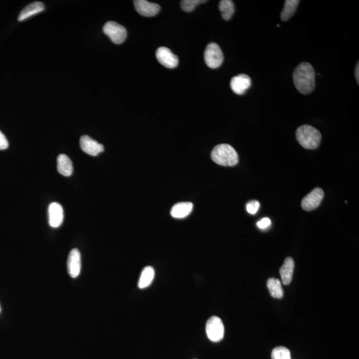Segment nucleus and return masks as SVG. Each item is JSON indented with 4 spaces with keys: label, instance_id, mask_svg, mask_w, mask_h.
Wrapping results in <instances>:
<instances>
[{
    "label": "nucleus",
    "instance_id": "1",
    "mask_svg": "<svg viewBox=\"0 0 359 359\" xmlns=\"http://www.w3.org/2000/svg\"><path fill=\"white\" fill-rule=\"evenodd\" d=\"M293 79L295 87L301 94L311 93L315 89V73L310 63H300L293 72Z\"/></svg>",
    "mask_w": 359,
    "mask_h": 359
},
{
    "label": "nucleus",
    "instance_id": "2",
    "mask_svg": "<svg viewBox=\"0 0 359 359\" xmlns=\"http://www.w3.org/2000/svg\"><path fill=\"white\" fill-rule=\"evenodd\" d=\"M211 158L215 163L223 166H234L239 162L238 153L228 144L216 146L212 151Z\"/></svg>",
    "mask_w": 359,
    "mask_h": 359
},
{
    "label": "nucleus",
    "instance_id": "3",
    "mask_svg": "<svg viewBox=\"0 0 359 359\" xmlns=\"http://www.w3.org/2000/svg\"><path fill=\"white\" fill-rule=\"evenodd\" d=\"M296 139L303 147L313 150L319 146L322 135L317 128L311 125H305L297 128Z\"/></svg>",
    "mask_w": 359,
    "mask_h": 359
},
{
    "label": "nucleus",
    "instance_id": "4",
    "mask_svg": "<svg viewBox=\"0 0 359 359\" xmlns=\"http://www.w3.org/2000/svg\"><path fill=\"white\" fill-rule=\"evenodd\" d=\"M205 64L210 68L216 69L222 65L223 62V54L220 46L216 43L207 45L204 52Z\"/></svg>",
    "mask_w": 359,
    "mask_h": 359
},
{
    "label": "nucleus",
    "instance_id": "5",
    "mask_svg": "<svg viewBox=\"0 0 359 359\" xmlns=\"http://www.w3.org/2000/svg\"><path fill=\"white\" fill-rule=\"evenodd\" d=\"M103 32L112 43L117 45L123 44L127 36V31L125 27L115 22L106 23L103 27Z\"/></svg>",
    "mask_w": 359,
    "mask_h": 359
},
{
    "label": "nucleus",
    "instance_id": "6",
    "mask_svg": "<svg viewBox=\"0 0 359 359\" xmlns=\"http://www.w3.org/2000/svg\"><path fill=\"white\" fill-rule=\"evenodd\" d=\"M205 332L211 342H220L224 336V326L220 318L216 316L210 318L205 325Z\"/></svg>",
    "mask_w": 359,
    "mask_h": 359
},
{
    "label": "nucleus",
    "instance_id": "7",
    "mask_svg": "<svg viewBox=\"0 0 359 359\" xmlns=\"http://www.w3.org/2000/svg\"><path fill=\"white\" fill-rule=\"evenodd\" d=\"M324 198V191L322 188H316L303 199L302 209L306 211H312L319 206Z\"/></svg>",
    "mask_w": 359,
    "mask_h": 359
},
{
    "label": "nucleus",
    "instance_id": "8",
    "mask_svg": "<svg viewBox=\"0 0 359 359\" xmlns=\"http://www.w3.org/2000/svg\"><path fill=\"white\" fill-rule=\"evenodd\" d=\"M157 60L166 68L173 69L177 67L179 60L171 49L165 47H159L156 53Z\"/></svg>",
    "mask_w": 359,
    "mask_h": 359
},
{
    "label": "nucleus",
    "instance_id": "9",
    "mask_svg": "<svg viewBox=\"0 0 359 359\" xmlns=\"http://www.w3.org/2000/svg\"><path fill=\"white\" fill-rule=\"evenodd\" d=\"M80 146L83 152L92 157H96L104 151L103 144L99 143L87 135L81 137Z\"/></svg>",
    "mask_w": 359,
    "mask_h": 359
},
{
    "label": "nucleus",
    "instance_id": "10",
    "mask_svg": "<svg viewBox=\"0 0 359 359\" xmlns=\"http://www.w3.org/2000/svg\"><path fill=\"white\" fill-rule=\"evenodd\" d=\"M133 2L135 10L144 17L155 16L160 12V6L159 4L151 3L146 0H135Z\"/></svg>",
    "mask_w": 359,
    "mask_h": 359
},
{
    "label": "nucleus",
    "instance_id": "11",
    "mask_svg": "<svg viewBox=\"0 0 359 359\" xmlns=\"http://www.w3.org/2000/svg\"><path fill=\"white\" fill-rule=\"evenodd\" d=\"M81 270V257L80 252L78 249H73L70 252L67 259V270L72 278H76L80 274Z\"/></svg>",
    "mask_w": 359,
    "mask_h": 359
},
{
    "label": "nucleus",
    "instance_id": "12",
    "mask_svg": "<svg viewBox=\"0 0 359 359\" xmlns=\"http://www.w3.org/2000/svg\"><path fill=\"white\" fill-rule=\"evenodd\" d=\"M251 85V79L245 74L235 76L230 81V87L232 91L237 95L244 94Z\"/></svg>",
    "mask_w": 359,
    "mask_h": 359
},
{
    "label": "nucleus",
    "instance_id": "13",
    "mask_svg": "<svg viewBox=\"0 0 359 359\" xmlns=\"http://www.w3.org/2000/svg\"><path fill=\"white\" fill-rule=\"evenodd\" d=\"M49 223L50 226L57 228L62 224L63 221V209L62 205L58 202L51 203L49 206Z\"/></svg>",
    "mask_w": 359,
    "mask_h": 359
},
{
    "label": "nucleus",
    "instance_id": "14",
    "mask_svg": "<svg viewBox=\"0 0 359 359\" xmlns=\"http://www.w3.org/2000/svg\"><path fill=\"white\" fill-rule=\"evenodd\" d=\"M295 262L292 257H287L285 261L279 270L282 283L288 286L293 278V271H294Z\"/></svg>",
    "mask_w": 359,
    "mask_h": 359
},
{
    "label": "nucleus",
    "instance_id": "15",
    "mask_svg": "<svg viewBox=\"0 0 359 359\" xmlns=\"http://www.w3.org/2000/svg\"><path fill=\"white\" fill-rule=\"evenodd\" d=\"M45 10V6L42 2H35L32 4L25 7L22 12H20L18 20L20 22L24 21L28 19V18L33 16V15L37 14V13L44 12Z\"/></svg>",
    "mask_w": 359,
    "mask_h": 359
},
{
    "label": "nucleus",
    "instance_id": "16",
    "mask_svg": "<svg viewBox=\"0 0 359 359\" xmlns=\"http://www.w3.org/2000/svg\"><path fill=\"white\" fill-rule=\"evenodd\" d=\"M193 209L192 202H180L174 205L171 210V216L175 218H184L191 213Z\"/></svg>",
    "mask_w": 359,
    "mask_h": 359
},
{
    "label": "nucleus",
    "instance_id": "17",
    "mask_svg": "<svg viewBox=\"0 0 359 359\" xmlns=\"http://www.w3.org/2000/svg\"><path fill=\"white\" fill-rule=\"evenodd\" d=\"M58 171L64 177H70L73 174V164L67 155L62 154L58 156Z\"/></svg>",
    "mask_w": 359,
    "mask_h": 359
},
{
    "label": "nucleus",
    "instance_id": "18",
    "mask_svg": "<svg viewBox=\"0 0 359 359\" xmlns=\"http://www.w3.org/2000/svg\"><path fill=\"white\" fill-rule=\"evenodd\" d=\"M267 286L270 295L274 298L281 299L284 297V290L282 288L281 282L276 278L268 279Z\"/></svg>",
    "mask_w": 359,
    "mask_h": 359
},
{
    "label": "nucleus",
    "instance_id": "19",
    "mask_svg": "<svg viewBox=\"0 0 359 359\" xmlns=\"http://www.w3.org/2000/svg\"><path fill=\"white\" fill-rule=\"evenodd\" d=\"M155 278V270L150 266L144 268L142 271L139 281V288L144 289L148 288L152 284Z\"/></svg>",
    "mask_w": 359,
    "mask_h": 359
},
{
    "label": "nucleus",
    "instance_id": "20",
    "mask_svg": "<svg viewBox=\"0 0 359 359\" xmlns=\"http://www.w3.org/2000/svg\"><path fill=\"white\" fill-rule=\"evenodd\" d=\"M300 1L299 0H286L283 10L281 13V19L283 21H288L294 14Z\"/></svg>",
    "mask_w": 359,
    "mask_h": 359
},
{
    "label": "nucleus",
    "instance_id": "21",
    "mask_svg": "<svg viewBox=\"0 0 359 359\" xmlns=\"http://www.w3.org/2000/svg\"><path fill=\"white\" fill-rule=\"evenodd\" d=\"M220 10L223 20H230L233 16L235 12L234 2L231 0H222L219 4Z\"/></svg>",
    "mask_w": 359,
    "mask_h": 359
},
{
    "label": "nucleus",
    "instance_id": "22",
    "mask_svg": "<svg viewBox=\"0 0 359 359\" xmlns=\"http://www.w3.org/2000/svg\"><path fill=\"white\" fill-rule=\"evenodd\" d=\"M272 359H291L290 350L284 347H277L273 350Z\"/></svg>",
    "mask_w": 359,
    "mask_h": 359
},
{
    "label": "nucleus",
    "instance_id": "23",
    "mask_svg": "<svg viewBox=\"0 0 359 359\" xmlns=\"http://www.w3.org/2000/svg\"><path fill=\"white\" fill-rule=\"evenodd\" d=\"M207 1L204 0H183L180 3L181 8L184 12H191L195 9L196 7L200 4L205 3Z\"/></svg>",
    "mask_w": 359,
    "mask_h": 359
},
{
    "label": "nucleus",
    "instance_id": "24",
    "mask_svg": "<svg viewBox=\"0 0 359 359\" xmlns=\"http://www.w3.org/2000/svg\"><path fill=\"white\" fill-rule=\"evenodd\" d=\"M260 207V203L257 200H252L246 205V211L250 214H256Z\"/></svg>",
    "mask_w": 359,
    "mask_h": 359
},
{
    "label": "nucleus",
    "instance_id": "25",
    "mask_svg": "<svg viewBox=\"0 0 359 359\" xmlns=\"http://www.w3.org/2000/svg\"><path fill=\"white\" fill-rule=\"evenodd\" d=\"M271 224H272V221L269 218H263L257 223V227L262 230L270 227Z\"/></svg>",
    "mask_w": 359,
    "mask_h": 359
},
{
    "label": "nucleus",
    "instance_id": "26",
    "mask_svg": "<svg viewBox=\"0 0 359 359\" xmlns=\"http://www.w3.org/2000/svg\"><path fill=\"white\" fill-rule=\"evenodd\" d=\"M9 143L5 135L0 131V150H6L8 148Z\"/></svg>",
    "mask_w": 359,
    "mask_h": 359
},
{
    "label": "nucleus",
    "instance_id": "27",
    "mask_svg": "<svg viewBox=\"0 0 359 359\" xmlns=\"http://www.w3.org/2000/svg\"><path fill=\"white\" fill-rule=\"evenodd\" d=\"M358 72H359V65H358V62L357 63V64H356V68H355V78L356 81H357L358 85L359 84V74H358Z\"/></svg>",
    "mask_w": 359,
    "mask_h": 359
},
{
    "label": "nucleus",
    "instance_id": "28",
    "mask_svg": "<svg viewBox=\"0 0 359 359\" xmlns=\"http://www.w3.org/2000/svg\"><path fill=\"white\" fill-rule=\"evenodd\" d=\"M0 312H1V308H0Z\"/></svg>",
    "mask_w": 359,
    "mask_h": 359
}]
</instances>
